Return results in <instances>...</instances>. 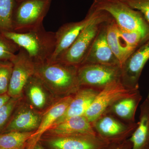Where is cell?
Wrapping results in <instances>:
<instances>
[{"mask_svg":"<svg viewBox=\"0 0 149 149\" xmlns=\"http://www.w3.org/2000/svg\"><path fill=\"white\" fill-rule=\"evenodd\" d=\"M1 34L24 50L35 64L49 61L55 47V33L46 31L43 25L26 32L4 31Z\"/></svg>","mask_w":149,"mask_h":149,"instance_id":"cell-1","label":"cell"},{"mask_svg":"<svg viewBox=\"0 0 149 149\" xmlns=\"http://www.w3.org/2000/svg\"><path fill=\"white\" fill-rule=\"evenodd\" d=\"M78 66L56 61L35 64V74L46 87L60 94L75 92L80 88Z\"/></svg>","mask_w":149,"mask_h":149,"instance_id":"cell-2","label":"cell"},{"mask_svg":"<svg viewBox=\"0 0 149 149\" xmlns=\"http://www.w3.org/2000/svg\"><path fill=\"white\" fill-rule=\"evenodd\" d=\"M90 8L108 13L120 29L138 31L149 37V22L141 12L122 0H94Z\"/></svg>","mask_w":149,"mask_h":149,"instance_id":"cell-3","label":"cell"},{"mask_svg":"<svg viewBox=\"0 0 149 149\" xmlns=\"http://www.w3.org/2000/svg\"><path fill=\"white\" fill-rule=\"evenodd\" d=\"M111 17L106 12L101 11L98 16L84 28L73 44L57 61L79 66L87 55L102 24Z\"/></svg>","mask_w":149,"mask_h":149,"instance_id":"cell-4","label":"cell"},{"mask_svg":"<svg viewBox=\"0 0 149 149\" xmlns=\"http://www.w3.org/2000/svg\"><path fill=\"white\" fill-rule=\"evenodd\" d=\"M52 0H21L13 17V30L24 32L41 27Z\"/></svg>","mask_w":149,"mask_h":149,"instance_id":"cell-5","label":"cell"},{"mask_svg":"<svg viewBox=\"0 0 149 149\" xmlns=\"http://www.w3.org/2000/svg\"><path fill=\"white\" fill-rule=\"evenodd\" d=\"M139 93L138 89L125 87L121 80L113 82L100 91L84 116L91 123H94L116 102Z\"/></svg>","mask_w":149,"mask_h":149,"instance_id":"cell-6","label":"cell"},{"mask_svg":"<svg viewBox=\"0 0 149 149\" xmlns=\"http://www.w3.org/2000/svg\"><path fill=\"white\" fill-rule=\"evenodd\" d=\"M77 78L80 87L100 91L108 85L120 80L119 65L84 64L77 68Z\"/></svg>","mask_w":149,"mask_h":149,"instance_id":"cell-7","label":"cell"},{"mask_svg":"<svg viewBox=\"0 0 149 149\" xmlns=\"http://www.w3.org/2000/svg\"><path fill=\"white\" fill-rule=\"evenodd\" d=\"M101 11L90 8L84 19L76 22L65 23L55 33V47L49 61L58 60L73 44L85 27L93 21L100 13Z\"/></svg>","mask_w":149,"mask_h":149,"instance_id":"cell-8","label":"cell"},{"mask_svg":"<svg viewBox=\"0 0 149 149\" xmlns=\"http://www.w3.org/2000/svg\"><path fill=\"white\" fill-rule=\"evenodd\" d=\"M10 61L13 68L7 93L11 98H18L29 78L35 74V64L21 48Z\"/></svg>","mask_w":149,"mask_h":149,"instance_id":"cell-9","label":"cell"},{"mask_svg":"<svg viewBox=\"0 0 149 149\" xmlns=\"http://www.w3.org/2000/svg\"><path fill=\"white\" fill-rule=\"evenodd\" d=\"M149 60V39L132 53L120 66V80L124 86L130 89H139V79Z\"/></svg>","mask_w":149,"mask_h":149,"instance_id":"cell-10","label":"cell"},{"mask_svg":"<svg viewBox=\"0 0 149 149\" xmlns=\"http://www.w3.org/2000/svg\"><path fill=\"white\" fill-rule=\"evenodd\" d=\"M111 18L102 24L97 35L81 65L99 64L120 66L119 61L112 52L107 41V23Z\"/></svg>","mask_w":149,"mask_h":149,"instance_id":"cell-11","label":"cell"},{"mask_svg":"<svg viewBox=\"0 0 149 149\" xmlns=\"http://www.w3.org/2000/svg\"><path fill=\"white\" fill-rule=\"evenodd\" d=\"M72 97L71 96L64 97L47 111L41 119L39 127L32 133L27 142V149H33L43 134L52 127L56 121L64 114Z\"/></svg>","mask_w":149,"mask_h":149,"instance_id":"cell-12","label":"cell"},{"mask_svg":"<svg viewBox=\"0 0 149 149\" xmlns=\"http://www.w3.org/2000/svg\"><path fill=\"white\" fill-rule=\"evenodd\" d=\"M48 144L52 149H101L104 143L96 136L77 135L56 136Z\"/></svg>","mask_w":149,"mask_h":149,"instance_id":"cell-13","label":"cell"},{"mask_svg":"<svg viewBox=\"0 0 149 149\" xmlns=\"http://www.w3.org/2000/svg\"><path fill=\"white\" fill-rule=\"evenodd\" d=\"M100 91L88 87L82 89L80 88L76 91L75 95L72 97L64 114L56 121L54 126L70 118L84 115Z\"/></svg>","mask_w":149,"mask_h":149,"instance_id":"cell-14","label":"cell"},{"mask_svg":"<svg viewBox=\"0 0 149 149\" xmlns=\"http://www.w3.org/2000/svg\"><path fill=\"white\" fill-rule=\"evenodd\" d=\"M56 136L89 135L96 136L91 123L83 116L70 118L49 130Z\"/></svg>","mask_w":149,"mask_h":149,"instance_id":"cell-15","label":"cell"},{"mask_svg":"<svg viewBox=\"0 0 149 149\" xmlns=\"http://www.w3.org/2000/svg\"><path fill=\"white\" fill-rule=\"evenodd\" d=\"M41 120L39 115L32 110L28 108L22 109L11 116L1 133L13 131L32 132V130H37Z\"/></svg>","mask_w":149,"mask_h":149,"instance_id":"cell-16","label":"cell"},{"mask_svg":"<svg viewBox=\"0 0 149 149\" xmlns=\"http://www.w3.org/2000/svg\"><path fill=\"white\" fill-rule=\"evenodd\" d=\"M140 121L130 141L132 149H142L146 144L149 137V102L148 100L142 106Z\"/></svg>","mask_w":149,"mask_h":149,"instance_id":"cell-17","label":"cell"},{"mask_svg":"<svg viewBox=\"0 0 149 149\" xmlns=\"http://www.w3.org/2000/svg\"><path fill=\"white\" fill-rule=\"evenodd\" d=\"M141 99L139 93L134 96L120 99L113 104L112 109L118 117L125 120H133Z\"/></svg>","mask_w":149,"mask_h":149,"instance_id":"cell-18","label":"cell"},{"mask_svg":"<svg viewBox=\"0 0 149 149\" xmlns=\"http://www.w3.org/2000/svg\"><path fill=\"white\" fill-rule=\"evenodd\" d=\"M95 127L99 133L105 137L118 136L125 132L126 126L110 116H102L95 122Z\"/></svg>","mask_w":149,"mask_h":149,"instance_id":"cell-19","label":"cell"},{"mask_svg":"<svg viewBox=\"0 0 149 149\" xmlns=\"http://www.w3.org/2000/svg\"><path fill=\"white\" fill-rule=\"evenodd\" d=\"M44 86L42 81L35 74L29 78L25 86L29 100L36 108L42 109L45 105L47 97Z\"/></svg>","mask_w":149,"mask_h":149,"instance_id":"cell-20","label":"cell"},{"mask_svg":"<svg viewBox=\"0 0 149 149\" xmlns=\"http://www.w3.org/2000/svg\"><path fill=\"white\" fill-rule=\"evenodd\" d=\"M118 35L120 45L128 57L149 39L138 31H126L118 27Z\"/></svg>","mask_w":149,"mask_h":149,"instance_id":"cell-21","label":"cell"},{"mask_svg":"<svg viewBox=\"0 0 149 149\" xmlns=\"http://www.w3.org/2000/svg\"><path fill=\"white\" fill-rule=\"evenodd\" d=\"M32 132L13 131L0 134V149H23Z\"/></svg>","mask_w":149,"mask_h":149,"instance_id":"cell-22","label":"cell"},{"mask_svg":"<svg viewBox=\"0 0 149 149\" xmlns=\"http://www.w3.org/2000/svg\"><path fill=\"white\" fill-rule=\"evenodd\" d=\"M107 39L110 48L120 63V67L128 58L119 41L118 27L112 18L107 23Z\"/></svg>","mask_w":149,"mask_h":149,"instance_id":"cell-23","label":"cell"},{"mask_svg":"<svg viewBox=\"0 0 149 149\" xmlns=\"http://www.w3.org/2000/svg\"><path fill=\"white\" fill-rule=\"evenodd\" d=\"M15 0H0V30H13V17Z\"/></svg>","mask_w":149,"mask_h":149,"instance_id":"cell-24","label":"cell"},{"mask_svg":"<svg viewBox=\"0 0 149 149\" xmlns=\"http://www.w3.org/2000/svg\"><path fill=\"white\" fill-rule=\"evenodd\" d=\"M17 102V98H10L8 101L0 109V134L10 120Z\"/></svg>","mask_w":149,"mask_h":149,"instance_id":"cell-25","label":"cell"},{"mask_svg":"<svg viewBox=\"0 0 149 149\" xmlns=\"http://www.w3.org/2000/svg\"><path fill=\"white\" fill-rule=\"evenodd\" d=\"M8 40L3 35L0 36V60L10 61L16 54L17 49H20L15 43L9 42Z\"/></svg>","mask_w":149,"mask_h":149,"instance_id":"cell-26","label":"cell"},{"mask_svg":"<svg viewBox=\"0 0 149 149\" xmlns=\"http://www.w3.org/2000/svg\"><path fill=\"white\" fill-rule=\"evenodd\" d=\"M12 68L11 61L0 63V95L8 93Z\"/></svg>","mask_w":149,"mask_h":149,"instance_id":"cell-27","label":"cell"},{"mask_svg":"<svg viewBox=\"0 0 149 149\" xmlns=\"http://www.w3.org/2000/svg\"><path fill=\"white\" fill-rule=\"evenodd\" d=\"M131 8L139 10L149 22V0H122Z\"/></svg>","mask_w":149,"mask_h":149,"instance_id":"cell-28","label":"cell"},{"mask_svg":"<svg viewBox=\"0 0 149 149\" xmlns=\"http://www.w3.org/2000/svg\"><path fill=\"white\" fill-rule=\"evenodd\" d=\"M10 98L8 93L0 95V109L8 101Z\"/></svg>","mask_w":149,"mask_h":149,"instance_id":"cell-29","label":"cell"},{"mask_svg":"<svg viewBox=\"0 0 149 149\" xmlns=\"http://www.w3.org/2000/svg\"><path fill=\"white\" fill-rule=\"evenodd\" d=\"M33 149H45L41 145H40V144L37 143L36 146L34 147Z\"/></svg>","mask_w":149,"mask_h":149,"instance_id":"cell-30","label":"cell"},{"mask_svg":"<svg viewBox=\"0 0 149 149\" xmlns=\"http://www.w3.org/2000/svg\"><path fill=\"white\" fill-rule=\"evenodd\" d=\"M148 101L149 102V91L148 96Z\"/></svg>","mask_w":149,"mask_h":149,"instance_id":"cell-31","label":"cell"},{"mask_svg":"<svg viewBox=\"0 0 149 149\" xmlns=\"http://www.w3.org/2000/svg\"><path fill=\"white\" fill-rule=\"evenodd\" d=\"M17 1H21V0H17Z\"/></svg>","mask_w":149,"mask_h":149,"instance_id":"cell-32","label":"cell"},{"mask_svg":"<svg viewBox=\"0 0 149 149\" xmlns=\"http://www.w3.org/2000/svg\"></svg>","mask_w":149,"mask_h":149,"instance_id":"cell-33","label":"cell"},{"mask_svg":"<svg viewBox=\"0 0 149 149\" xmlns=\"http://www.w3.org/2000/svg\"><path fill=\"white\" fill-rule=\"evenodd\" d=\"M119 149V148H116V149Z\"/></svg>","mask_w":149,"mask_h":149,"instance_id":"cell-34","label":"cell"},{"mask_svg":"<svg viewBox=\"0 0 149 149\" xmlns=\"http://www.w3.org/2000/svg\"></svg>","mask_w":149,"mask_h":149,"instance_id":"cell-35","label":"cell"}]
</instances>
